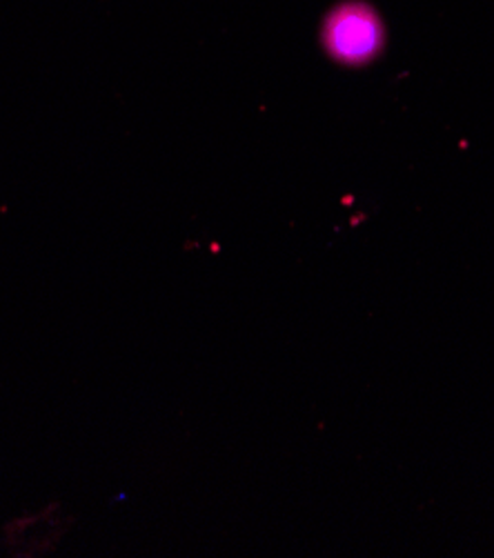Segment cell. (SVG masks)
Listing matches in <instances>:
<instances>
[{"label": "cell", "instance_id": "6da1fadb", "mask_svg": "<svg viewBox=\"0 0 494 558\" xmlns=\"http://www.w3.org/2000/svg\"><path fill=\"white\" fill-rule=\"evenodd\" d=\"M321 40L329 59L348 68H359L372 63L381 53L386 45V29L370 5L344 3L325 19Z\"/></svg>", "mask_w": 494, "mask_h": 558}]
</instances>
